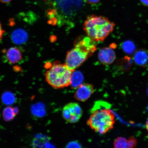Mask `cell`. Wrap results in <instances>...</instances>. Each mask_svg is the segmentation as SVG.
Instances as JSON below:
<instances>
[{
    "label": "cell",
    "instance_id": "18",
    "mask_svg": "<svg viewBox=\"0 0 148 148\" xmlns=\"http://www.w3.org/2000/svg\"><path fill=\"white\" fill-rule=\"evenodd\" d=\"M86 1L90 4L94 5L97 4L100 0H86Z\"/></svg>",
    "mask_w": 148,
    "mask_h": 148
},
{
    "label": "cell",
    "instance_id": "19",
    "mask_svg": "<svg viewBox=\"0 0 148 148\" xmlns=\"http://www.w3.org/2000/svg\"><path fill=\"white\" fill-rule=\"evenodd\" d=\"M140 1L142 5L146 7H148V0H140Z\"/></svg>",
    "mask_w": 148,
    "mask_h": 148
},
{
    "label": "cell",
    "instance_id": "16",
    "mask_svg": "<svg viewBox=\"0 0 148 148\" xmlns=\"http://www.w3.org/2000/svg\"><path fill=\"white\" fill-rule=\"evenodd\" d=\"M129 148L136 147L137 144V140L134 137H130L128 138Z\"/></svg>",
    "mask_w": 148,
    "mask_h": 148
},
{
    "label": "cell",
    "instance_id": "6",
    "mask_svg": "<svg viewBox=\"0 0 148 148\" xmlns=\"http://www.w3.org/2000/svg\"><path fill=\"white\" fill-rule=\"evenodd\" d=\"M82 109L78 103H70L63 108L62 115L64 119L70 123H77L82 116Z\"/></svg>",
    "mask_w": 148,
    "mask_h": 148
},
{
    "label": "cell",
    "instance_id": "15",
    "mask_svg": "<svg viewBox=\"0 0 148 148\" xmlns=\"http://www.w3.org/2000/svg\"><path fill=\"white\" fill-rule=\"evenodd\" d=\"M123 49L126 53H132L134 51V44L130 41L125 42L123 45Z\"/></svg>",
    "mask_w": 148,
    "mask_h": 148
},
{
    "label": "cell",
    "instance_id": "8",
    "mask_svg": "<svg viewBox=\"0 0 148 148\" xmlns=\"http://www.w3.org/2000/svg\"><path fill=\"white\" fill-rule=\"evenodd\" d=\"M116 56L113 48L111 46L102 48L99 51L98 58L99 62L104 65L112 64L115 61Z\"/></svg>",
    "mask_w": 148,
    "mask_h": 148
},
{
    "label": "cell",
    "instance_id": "2",
    "mask_svg": "<svg viewBox=\"0 0 148 148\" xmlns=\"http://www.w3.org/2000/svg\"><path fill=\"white\" fill-rule=\"evenodd\" d=\"M95 42L88 36L77 38L66 54L65 64L68 68L75 71L91 56L97 49Z\"/></svg>",
    "mask_w": 148,
    "mask_h": 148
},
{
    "label": "cell",
    "instance_id": "7",
    "mask_svg": "<svg viewBox=\"0 0 148 148\" xmlns=\"http://www.w3.org/2000/svg\"><path fill=\"white\" fill-rule=\"evenodd\" d=\"M76 89L74 97L77 101L82 102L88 100L95 91L93 85L88 83H83Z\"/></svg>",
    "mask_w": 148,
    "mask_h": 148
},
{
    "label": "cell",
    "instance_id": "22",
    "mask_svg": "<svg viewBox=\"0 0 148 148\" xmlns=\"http://www.w3.org/2000/svg\"><path fill=\"white\" fill-rule=\"evenodd\" d=\"M146 128L148 131V119L147 120L146 123Z\"/></svg>",
    "mask_w": 148,
    "mask_h": 148
},
{
    "label": "cell",
    "instance_id": "21",
    "mask_svg": "<svg viewBox=\"0 0 148 148\" xmlns=\"http://www.w3.org/2000/svg\"><path fill=\"white\" fill-rule=\"evenodd\" d=\"M12 0H0V2L1 3H7L10 2Z\"/></svg>",
    "mask_w": 148,
    "mask_h": 148
},
{
    "label": "cell",
    "instance_id": "10",
    "mask_svg": "<svg viewBox=\"0 0 148 148\" xmlns=\"http://www.w3.org/2000/svg\"><path fill=\"white\" fill-rule=\"evenodd\" d=\"M83 79L84 77L81 72L74 71L72 73L70 86H71L72 88L76 89L82 84Z\"/></svg>",
    "mask_w": 148,
    "mask_h": 148
},
{
    "label": "cell",
    "instance_id": "14",
    "mask_svg": "<svg viewBox=\"0 0 148 148\" xmlns=\"http://www.w3.org/2000/svg\"><path fill=\"white\" fill-rule=\"evenodd\" d=\"M16 115L14 109L10 107L5 108L3 111V116L5 121H11Z\"/></svg>",
    "mask_w": 148,
    "mask_h": 148
},
{
    "label": "cell",
    "instance_id": "13",
    "mask_svg": "<svg viewBox=\"0 0 148 148\" xmlns=\"http://www.w3.org/2000/svg\"><path fill=\"white\" fill-rule=\"evenodd\" d=\"M113 144L115 148H129L128 139L123 137L116 138L114 140Z\"/></svg>",
    "mask_w": 148,
    "mask_h": 148
},
{
    "label": "cell",
    "instance_id": "11",
    "mask_svg": "<svg viewBox=\"0 0 148 148\" xmlns=\"http://www.w3.org/2000/svg\"><path fill=\"white\" fill-rule=\"evenodd\" d=\"M148 56L147 53L143 51H140L135 55L134 60L136 63L140 65H143L147 63Z\"/></svg>",
    "mask_w": 148,
    "mask_h": 148
},
{
    "label": "cell",
    "instance_id": "3",
    "mask_svg": "<svg viewBox=\"0 0 148 148\" xmlns=\"http://www.w3.org/2000/svg\"><path fill=\"white\" fill-rule=\"evenodd\" d=\"M116 25L105 16L92 14L88 16L83 28L88 36L95 42H103L114 31Z\"/></svg>",
    "mask_w": 148,
    "mask_h": 148
},
{
    "label": "cell",
    "instance_id": "20",
    "mask_svg": "<svg viewBox=\"0 0 148 148\" xmlns=\"http://www.w3.org/2000/svg\"><path fill=\"white\" fill-rule=\"evenodd\" d=\"M69 146H70V147H71L72 146H73V145H74V147H75V146L76 147H78L77 146V145L79 146V144L76 143H70L69 144Z\"/></svg>",
    "mask_w": 148,
    "mask_h": 148
},
{
    "label": "cell",
    "instance_id": "17",
    "mask_svg": "<svg viewBox=\"0 0 148 148\" xmlns=\"http://www.w3.org/2000/svg\"><path fill=\"white\" fill-rule=\"evenodd\" d=\"M5 32V31L3 29L1 24L0 23V41L2 39L3 35Z\"/></svg>",
    "mask_w": 148,
    "mask_h": 148
},
{
    "label": "cell",
    "instance_id": "1",
    "mask_svg": "<svg viewBox=\"0 0 148 148\" xmlns=\"http://www.w3.org/2000/svg\"><path fill=\"white\" fill-rule=\"evenodd\" d=\"M103 101H97L91 110L87 121L88 126L99 134H104L113 128L115 115Z\"/></svg>",
    "mask_w": 148,
    "mask_h": 148
},
{
    "label": "cell",
    "instance_id": "4",
    "mask_svg": "<svg viewBox=\"0 0 148 148\" xmlns=\"http://www.w3.org/2000/svg\"><path fill=\"white\" fill-rule=\"evenodd\" d=\"M49 66H47L45 78L50 86L57 89L70 86L73 71L69 69L65 64L55 62Z\"/></svg>",
    "mask_w": 148,
    "mask_h": 148
},
{
    "label": "cell",
    "instance_id": "9",
    "mask_svg": "<svg viewBox=\"0 0 148 148\" xmlns=\"http://www.w3.org/2000/svg\"><path fill=\"white\" fill-rule=\"evenodd\" d=\"M5 56L9 62L12 64L19 62L23 58V55L20 50L16 47H12L6 51Z\"/></svg>",
    "mask_w": 148,
    "mask_h": 148
},
{
    "label": "cell",
    "instance_id": "5",
    "mask_svg": "<svg viewBox=\"0 0 148 148\" xmlns=\"http://www.w3.org/2000/svg\"><path fill=\"white\" fill-rule=\"evenodd\" d=\"M83 1V0H57L56 5L62 14L67 17H71L80 10Z\"/></svg>",
    "mask_w": 148,
    "mask_h": 148
},
{
    "label": "cell",
    "instance_id": "12",
    "mask_svg": "<svg viewBox=\"0 0 148 148\" xmlns=\"http://www.w3.org/2000/svg\"><path fill=\"white\" fill-rule=\"evenodd\" d=\"M12 38L14 41L16 43H23L26 40L27 35L23 31L18 30L14 33Z\"/></svg>",
    "mask_w": 148,
    "mask_h": 148
}]
</instances>
